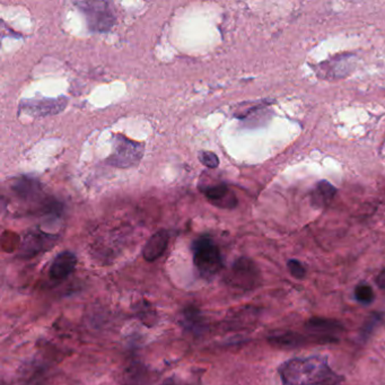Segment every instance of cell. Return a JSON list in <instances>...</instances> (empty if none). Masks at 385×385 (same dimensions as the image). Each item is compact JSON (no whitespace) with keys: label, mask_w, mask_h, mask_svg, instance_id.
I'll return each mask as SVG.
<instances>
[{"label":"cell","mask_w":385,"mask_h":385,"mask_svg":"<svg viewBox=\"0 0 385 385\" xmlns=\"http://www.w3.org/2000/svg\"><path fill=\"white\" fill-rule=\"evenodd\" d=\"M355 296L357 300L364 304H370L375 298L373 289L370 286L365 285V284H361V285H358L356 287Z\"/></svg>","instance_id":"obj_13"},{"label":"cell","mask_w":385,"mask_h":385,"mask_svg":"<svg viewBox=\"0 0 385 385\" xmlns=\"http://www.w3.org/2000/svg\"><path fill=\"white\" fill-rule=\"evenodd\" d=\"M194 264L205 280H210L224 267L222 253L209 237H201L192 244Z\"/></svg>","instance_id":"obj_2"},{"label":"cell","mask_w":385,"mask_h":385,"mask_svg":"<svg viewBox=\"0 0 385 385\" xmlns=\"http://www.w3.org/2000/svg\"><path fill=\"white\" fill-rule=\"evenodd\" d=\"M307 329L321 343L334 341L336 336L343 331V325H340L337 320L323 318H309L307 323Z\"/></svg>","instance_id":"obj_6"},{"label":"cell","mask_w":385,"mask_h":385,"mask_svg":"<svg viewBox=\"0 0 385 385\" xmlns=\"http://www.w3.org/2000/svg\"><path fill=\"white\" fill-rule=\"evenodd\" d=\"M268 341L270 345L278 348H296L305 345L307 338L296 332H285V334L270 336Z\"/></svg>","instance_id":"obj_11"},{"label":"cell","mask_w":385,"mask_h":385,"mask_svg":"<svg viewBox=\"0 0 385 385\" xmlns=\"http://www.w3.org/2000/svg\"><path fill=\"white\" fill-rule=\"evenodd\" d=\"M48 237L46 234V235L44 234H41V235L33 234V235L26 237L24 246H23L24 255L26 257H32V255H37V253L43 251V250H46V244L52 246L51 243L53 242V239L52 240H46Z\"/></svg>","instance_id":"obj_12"},{"label":"cell","mask_w":385,"mask_h":385,"mask_svg":"<svg viewBox=\"0 0 385 385\" xmlns=\"http://www.w3.org/2000/svg\"><path fill=\"white\" fill-rule=\"evenodd\" d=\"M316 192H318V197L322 198V200L329 201L336 196L337 189L327 181H321L316 185Z\"/></svg>","instance_id":"obj_14"},{"label":"cell","mask_w":385,"mask_h":385,"mask_svg":"<svg viewBox=\"0 0 385 385\" xmlns=\"http://www.w3.org/2000/svg\"><path fill=\"white\" fill-rule=\"evenodd\" d=\"M285 385H334L339 382L338 374L331 370L325 356L294 358L280 367Z\"/></svg>","instance_id":"obj_1"},{"label":"cell","mask_w":385,"mask_h":385,"mask_svg":"<svg viewBox=\"0 0 385 385\" xmlns=\"http://www.w3.org/2000/svg\"><path fill=\"white\" fill-rule=\"evenodd\" d=\"M79 8L85 12L88 26L94 31H108L114 23V16L110 8L109 3L91 1V3H77Z\"/></svg>","instance_id":"obj_5"},{"label":"cell","mask_w":385,"mask_h":385,"mask_svg":"<svg viewBox=\"0 0 385 385\" xmlns=\"http://www.w3.org/2000/svg\"><path fill=\"white\" fill-rule=\"evenodd\" d=\"M260 271L253 261L248 258L237 259L225 277V282L239 291H253L260 285Z\"/></svg>","instance_id":"obj_3"},{"label":"cell","mask_w":385,"mask_h":385,"mask_svg":"<svg viewBox=\"0 0 385 385\" xmlns=\"http://www.w3.org/2000/svg\"><path fill=\"white\" fill-rule=\"evenodd\" d=\"M207 199L215 205L223 208H232L237 206V198L230 192V189L225 185H212L203 190Z\"/></svg>","instance_id":"obj_10"},{"label":"cell","mask_w":385,"mask_h":385,"mask_svg":"<svg viewBox=\"0 0 385 385\" xmlns=\"http://www.w3.org/2000/svg\"><path fill=\"white\" fill-rule=\"evenodd\" d=\"M181 325L192 334L200 336L207 329L206 318H203L199 309L189 307L181 312Z\"/></svg>","instance_id":"obj_9"},{"label":"cell","mask_w":385,"mask_h":385,"mask_svg":"<svg viewBox=\"0 0 385 385\" xmlns=\"http://www.w3.org/2000/svg\"><path fill=\"white\" fill-rule=\"evenodd\" d=\"M376 282H377L381 289H385V270H383L382 273H379Z\"/></svg>","instance_id":"obj_18"},{"label":"cell","mask_w":385,"mask_h":385,"mask_svg":"<svg viewBox=\"0 0 385 385\" xmlns=\"http://www.w3.org/2000/svg\"><path fill=\"white\" fill-rule=\"evenodd\" d=\"M289 269L291 271V276L298 278V280H302L305 277V268L303 267V264H300V261L298 260H289Z\"/></svg>","instance_id":"obj_16"},{"label":"cell","mask_w":385,"mask_h":385,"mask_svg":"<svg viewBox=\"0 0 385 385\" xmlns=\"http://www.w3.org/2000/svg\"><path fill=\"white\" fill-rule=\"evenodd\" d=\"M143 153V145L131 142L123 136H117L112 155L110 156L108 162L110 165L125 169V167L132 166L137 164V162H139Z\"/></svg>","instance_id":"obj_4"},{"label":"cell","mask_w":385,"mask_h":385,"mask_svg":"<svg viewBox=\"0 0 385 385\" xmlns=\"http://www.w3.org/2000/svg\"><path fill=\"white\" fill-rule=\"evenodd\" d=\"M170 241V233L166 230L156 232L146 243L144 248V259L148 262L157 260L166 251Z\"/></svg>","instance_id":"obj_8"},{"label":"cell","mask_w":385,"mask_h":385,"mask_svg":"<svg viewBox=\"0 0 385 385\" xmlns=\"http://www.w3.org/2000/svg\"><path fill=\"white\" fill-rule=\"evenodd\" d=\"M199 161L208 169H216L219 164V158L217 157V155L212 152L199 153Z\"/></svg>","instance_id":"obj_15"},{"label":"cell","mask_w":385,"mask_h":385,"mask_svg":"<svg viewBox=\"0 0 385 385\" xmlns=\"http://www.w3.org/2000/svg\"><path fill=\"white\" fill-rule=\"evenodd\" d=\"M161 385H185L182 384L181 381H178L176 377H169V379H165Z\"/></svg>","instance_id":"obj_17"},{"label":"cell","mask_w":385,"mask_h":385,"mask_svg":"<svg viewBox=\"0 0 385 385\" xmlns=\"http://www.w3.org/2000/svg\"><path fill=\"white\" fill-rule=\"evenodd\" d=\"M77 266V258L75 253L70 251H65L59 253L52 261L49 276L53 280H65L75 271Z\"/></svg>","instance_id":"obj_7"}]
</instances>
